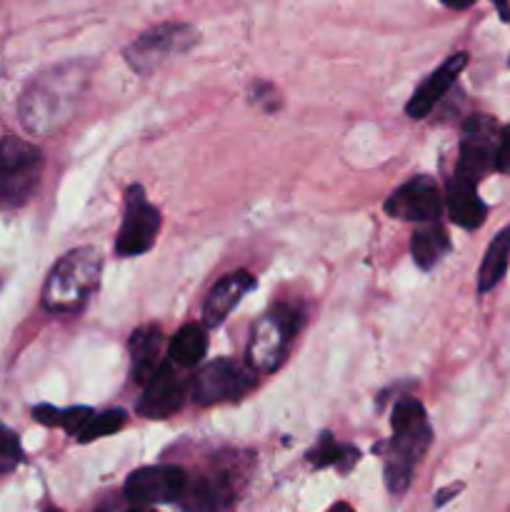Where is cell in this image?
I'll return each mask as SVG.
<instances>
[{"label":"cell","instance_id":"obj_15","mask_svg":"<svg viewBox=\"0 0 510 512\" xmlns=\"http://www.w3.org/2000/svg\"><path fill=\"white\" fill-rule=\"evenodd\" d=\"M445 203H448L450 220L465 230L480 228L485 213H488L485 203L478 198V183H473V180H468L460 173H453V178H450Z\"/></svg>","mask_w":510,"mask_h":512},{"label":"cell","instance_id":"obj_14","mask_svg":"<svg viewBox=\"0 0 510 512\" xmlns=\"http://www.w3.org/2000/svg\"><path fill=\"white\" fill-rule=\"evenodd\" d=\"M253 285L255 278L250 273H245V270H238V273H230L225 275L223 280H218V283L210 288L208 298H205L203 323L208 325V328H215V325L223 323L230 315V310L243 300V295L248 293V290H253Z\"/></svg>","mask_w":510,"mask_h":512},{"label":"cell","instance_id":"obj_6","mask_svg":"<svg viewBox=\"0 0 510 512\" xmlns=\"http://www.w3.org/2000/svg\"><path fill=\"white\" fill-rule=\"evenodd\" d=\"M500 133L490 115H470L463 125V138H460V160L455 173L465 175L473 183H480L488 173H493L498 165V145Z\"/></svg>","mask_w":510,"mask_h":512},{"label":"cell","instance_id":"obj_13","mask_svg":"<svg viewBox=\"0 0 510 512\" xmlns=\"http://www.w3.org/2000/svg\"><path fill=\"white\" fill-rule=\"evenodd\" d=\"M465 65H468V55L458 53V55H450V58L445 60L438 70H433V73H430L428 78L418 85V90L410 95L408 105H405V113H408V118L423 120L425 115H428L430 110H433L435 105L445 98V93L453 88V83L458 80V75L463 73Z\"/></svg>","mask_w":510,"mask_h":512},{"label":"cell","instance_id":"obj_1","mask_svg":"<svg viewBox=\"0 0 510 512\" xmlns=\"http://www.w3.org/2000/svg\"><path fill=\"white\" fill-rule=\"evenodd\" d=\"M390 425H393V438L385 460V485L393 495H403L413 478V468L430 448L433 430L425 418L423 405L415 398H403L395 403Z\"/></svg>","mask_w":510,"mask_h":512},{"label":"cell","instance_id":"obj_27","mask_svg":"<svg viewBox=\"0 0 510 512\" xmlns=\"http://www.w3.org/2000/svg\"><path fill=\"white\" fill-rule=\"evenodd\" d=\"M33 418L38 420L40 425H48V428H55L60 425V418H63V410H55L53 405H38L33 410Z\"/></svg>","mask_w":510,"mask_h":512},{"label":"cell","instance_id":"obj_28","mask_svg":"<svg viewBox=\"0 0 510 512\" xmlns=\"http://www.w3.org/2000/svg\"><path fill=\"white\" fill-rule=\"evenodd\" d=\"M460 490H463V485H450V488L440 490L438 498H435V505H445V503H448V500H450V495L460 493Z\"/></svg>","mask_w":510,"mask_h":512},{"label":"cell","instance_id":"obj_10","mask_svg":"<svg viewBox=\"0 0 510 512\" xmlns=\"http://www.w3.org/2000/svg\"><path fill=\"white\" fill-rule=\"evenodd\" d=\"M188 480L185 473L175 465H150L128 475L125 480V500L135 508H150V505L173 503L183 498Z\"/></svg>","mask_w":510,"mask_h":512},{"label":"cell","instance_id":"obj_3","mask_svg":"<svg viewBox=\"0 0 510 512\" xmlns=\"http://www.w3.org/2000/svg\"><path fill=\"white\" fill-rule=\"evenodd\" d=\"M83 85L85 73L80 70V65H68V68L58 70V73L40 80L38 85H33L25 93L23 105H20L25 128L33 130V133L58 128L60 120L68 118V113L73 110L75 98L80 95Z\"/></svg>","mask_w":510,"mask_h":512},{"label":"cell","instance_id":"obj_7","mask_svg":"<svg viewBox=\"0 0 510 512\" xmlns=\"http://www.w3.org/2000/svg\"><path fill=\"white\" fill-rule=\"evenodd\" d=\"M160 230V213L158 208L145 200V193L140 185H130L125 193V218L120 225L118 240H115V253L123 258L143 255L153 248L155 238Z\"/></svg>","mask_w":510,"mask_h":512},{"label":"cell","instance_id":"obj_25","mask_svg":"<svg viewBox=\"0 0 510 512\" xmlns=\"http://www.w3.org/2000/svg\"><path fill=\"white\" fill-rule=\"evenodd\" d=\"M440 3L448 5V8H453V10H465V8H470V5H473L475 0H440ZM490 3H493L495 8H498L500 18L510 20V0H490Z\"/></svg>","mask_w":510,"mask_h":512},{"label":"cell","instance_id":"obj_2","mask_svg":"<svg viewBox=\"0 0 510 512\" xmlns=\"http://www.w3.org/2000/svg\"><path fill=\"white\" fill-rule=\"evenodd\" d=\"M100 280V253L95 248L70 250L55 263L43 288V305L50 313L70 315L83 310Z\"/></svg>","mask_w":510,"mask_h":512},{"label":"cell","instance_id":"obj_4","mask_svg":"<svg viewBox=\"0 0 510 512\" xmlns=\"http://www.w3.org/2000/svg\"><path fill=\"white\" fill-rule=\"evenodd\" d=\"M40 150L20 138L0 140V210L25 203L40 178Z\"/></svg>","mask_w":510,"mask_h":512},{"label":"cell","instance_id":"obj_11","mask_svg":"<svg viewBox=\"0 0 510 512\" xmlns=\"http://www.w3.org/2000/svg\"><path fill=\"white\" fill-rule=\"evenodd\" d=\"M385 213L390 218L410 220V223H438L440 213H443V195H440L438 183L430 175L410 178L408 183L388 195Z\"/></svg>","mask_w":510,"mask_h":512},{"label":"cell","instance_id":"obj_31","mask_svg":"<svg viewBox=\"0 0 510 512\" xmlns=\"http://www.w3.org/2000/svg\"><path fill=\"white\" fill-rule=\"evenodd\" d=\"M48 512H58V510H48Z\"/></svg>","mask_w":510,"mask_h":512},{"label":"cell","instance_id":"obj_21","mask_svg":"<svg viewBox=\"0 0 510 512\" xmlns=\"http://www.w3.org/2000/svg\"><path fill=\"white\" fill-rule=\"evenodd\" d=\"M308 460L315 468H330V465H335L343 473H348L358 463V450L350 448V445H340L333 435L325 433L320 438V443L308 453Z\"/></svg>","mask_w":510,"mask_h":512},{"label":"cell","instance_id":"obj_29","mask_svg":"<svg viewBox=\"0 0 510 512\" xmlns=\"http://www.w3.org/2000/svg\"><path fill=\"white\" fill-rule=\"evenodd\" d=\"M328 512H355V510L350 508V505H345V503H338V505H333V508H330Z\"/></svg>","mask_w":510,"mask_h":512},{"label":"cell","instance_id":"obj_22","mask_svg":"<svg viewBox=\"0 0 510 512\" xmlns=\"http://www.w3.org/2000/svg\"><path fill=\"white\" fill-rule=\"evenodd\" d=\"M123 425H125L123 410H105V413L93 415V420L85 425V430L78 435V440L80 443H93V440L105 438V435L118 433Z\"/></svg>","mask_w":510,"mask_h":512},{"label":"cell","instance_id":"obj_18","mask_svg":"<svg viewBox=\"0 0 510 512\" xmlns=\"http://www.w3.org/2000/svg\"><path fill=\"white\" fill-rule=\"evenodd\" d=\"M448 250L450 238L443 225L438 223H428L423 228H418L413 233V240H410V253H413L415 265L420 270L435 268L448 255Z\"/></svg>","mask_w":510,"mask_h":512},{"label":"cell","instance_id":"obj_24","mask_svg":"<svg viewBox=\"0 0 510 512\" xmlns=\"http://www.w3.org/2000/svg\"><path fill=\"white\" fill-rule=\"evenodd\" d=\"M0 458L18 460L20 458V440L10 428L0 423Z\"/></svg>","mask_w":510,"mask_h":512},{"label":"cell","instance_id":"obj_16","mask_svg":"<svg viewBox=\"0 0 510 512\" xmlns=\"http://www.w3.org/2000/svg\"><path fill=\"white\" fill-rule=\"evenodd\" d=\"M160 348H163V333L158 325H143L130 335V360H133L135 383L145 385L163 363H160Z\"/></svg>","mask_w":510,"mask_h":512},{"label":"cell","instance_id":"obj_26","mask_svg":"<svg viewBox=\"0 0 510 512\" xmlns=\"http://www.w3.org/2000/svg\"><path fill=\"white\" fill-rule=\"evenodd\" d=\"M495 170L510 175V125L500 133V145H498V165Z\"/></svg>","mask_w":510,"mask_h":512},{"label":"cell","instance_id":"obj_23","mask_svg":"<svg viewBox=\"0 0 510 512\" xmlns=\"http://www.w3.org/2000/svg\"><path fill=\"white\" fill-rule=\"evenodd\" d=\"M90 420H93V410L90 408H70V410H63L60 428H63L68 435H75V438H78Z\"/></svg>","mask_w":510,"mask_h":512},{"label":"cell","instance_id":"obj_8","mask_svg":"<svg viewBox=\"0 0 510 512\" xmlns=\"http://www.w3.org/2000/svg\"><path fill=\"white\" fill-rule=\"evenodd\" d=\"M195 40H198V33L190 25L165 23L158 25V28H150L135 43H130L128 50H125V60L138 73H150L165 58L188 50Z\"/></svg>","mask_w":510,"mask_h":512},{"label":"cell","instance_id":"obj_17","mask_svg":"<svg viewBox=\"0 0 510 512\" xmlns=\"http://www.w3.org/2000/svg\"><path fill=\"white\" fill-rule=\"evenodd\" d=\"M183 498L188 512H225L233 505L235 490L225 475H210L185 488Z\"/></svg>","mask_w":510,"mask_h":512},{"label":"cell","instance_id":"obj_20","mask_svg":"<svg viewBox=\"0 0 510 512\" xmlns=\"http://www.w3.org/2000/svg\"><path fill=\"white\" fill-rule=\"evenodd\" d=\"M205 350H208V335H205L203 325H185L175 333L170 340V363L180 365V368H195L203 360Z\"/></svg>","mask_w":510,"mask_h":512},{"label":"cell","instance_id":"obj_19","mask_svg":"<svg viewBox=\"0 0 510 512\" xmlns=\"http://www.w3.org/2000/svg\"><path fill=\"white\" fill-rule=\"evenodd\" d=\"M508 265H510V225L500 230V233L493 238V243L488 245V250H485L483 265H480V273H478L480 293L493 290L495 285L505 278Z\"/></svg>","mask_w":510,"mask_h":512},{"label":"cell","instance_id":"obj_5","mask_svg":"<svg viewBox=\"0 0 510 512\" xmlns=\"http://www.w3.org/2000/svg\"><path fill=\"white\" fill-rule=\"evenodd\" d=\"M295 335V313L285 305L268 310L263 318L255 323L253 335L248 345V360L260 373H273L280 368L285 353L290 348V340Z\"/></svg>","mask_w":510,"mask_h":512},{"label":"cell","instance_id":"obj_9","mask_svg":"<svg viewBox=\"0 0 510 512\" xmlns=\"http://www.w3.org/2000/svg\"><path fill=\"white\" fill-rule=\"evenodd\" d=\"M255 378L243 363H235L230 358L213 360L205 365L193 380V395L200 405L228 403V400H240L250 388Z\"/></svg>","mask_w":510,"mask_h":512},{"label":"cell","instance_id":"obj_12","mask_svg":"<svg viewBox=\"0 0 510 512\" xmlns=\"http://www.w3.org/2000/svg\"><path fill=\"white\" fill-rule=\"evenodd\" d=\"M183 380L173 370V365L163 363L158 373L143 385V395L138 400V413L143 418L160 420L173 415L183 405Z\"/></svg>","mask_w":510,"mask_h":512},{"label":"cell","instance_id":"obj_30","mask_svg":"<svg viewBox=\"0 0 510 512\" xmlns=\"http://www.w3.org/2000/svg\"><path fill=\"white\" fill-rule=\"evenodd\" d=\"M130 512H155V510H150V508H133Z\"/></svg>","mask_w":510,"mask_h":512}]
</instances>
